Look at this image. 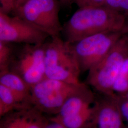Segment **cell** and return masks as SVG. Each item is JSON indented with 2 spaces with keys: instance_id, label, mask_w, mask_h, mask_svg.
<instances>
[{
  "instance_id": "6da1fadb",
  "label": "cell",
  "mask_w": 128,
  "mask_h": 128,
  "mask_svg": "<svg viewBox=\"0 0 128 128\" xmlns=\"http://www.w3.org/2000/svg\"><path fill=\"white\" fill-rule=\"evenodd\" d=\"M127 18L105 5L79 8L63 27L64 40L73 44L96 34L124 32Z\"/></svg>"
},
{
  "instance_id": "7a4b0ae2",
  "label": "cell",
  "mask_w": 128,
  "mask_h": 128,
  "mask_svg": "<svg viewBox=\"0 0 128 128\" xmlns=\"http://www.w3.org/2000/svg\"><path fill=\"white\" fill-rule=\"evenodd\" d=\"M44 43L46 78L78 84L81 73L72 44L60 36Z\"/></svg>"
},
{
  "instance_id": "3957f363",
  "label": "cell",
  "mask_w": 128,
  "mask_h": 128,
  "mask_svg": "<svg viewBox=\"0 0 128 128\" xmlns=\"http://www.w3.org/2000/svg\"><path fill=\"white\" fill-rule=\"evenodd\" d=\"M128 57V34L124 33L101 61L88 71L87 84L112 98V88Z\"/></svg>"
},
{
  "instance_id": "277c9868",
  "label": "cell",
  "mask_w": 128,
  "mask_h": 128,
  "mask_svg": "<svg viewBox=\"0 0 128 128\" xmlns=\"http://www.w3.org/2000/svg\"><path fill=\"white\" fill-rule=\"evenodd\" d=\"M97 102L89 86L82 83L52 117L65 128H89L94 122Z\"/></svg>"
},
{
  "instance_id": "5b68a950",
  "label": "cell",
  "mask_w": 128,
  "mask_h": 128,
  "mask_svg": "<svg viewBox=\"0 0 128 128\" xmlns=\"http://www.w3.org/2000/svg\"><path fill=\"white\" fill-rule=\"evenodd\" d=\"M60 4L58 0H27L14 14L50 37L60 36Z\"/></svg>"
},
{
  "instance_id": "8992f818",
  "label": "cell",
  "mask_w": 128,
  "mask_h": 128,
  "mask_svg": "<svg viewBox=\"0 0 128 128\" xmlns=\"http://www.w3.org/2000/svg\"><path fill=\"white\" fill-rule=\"evenodd\" d=\"M82 84H72L45 78L32 87V107L43 114L54 116L67 99L77 91Z\"/></svg>"
},
{
  "instance_id": "52a82bcc",
  "label": "cell",
  "mask_w": 128,
  "mask_h": 128,
  "mask_svg": "<svg viewBox=\"0 0 128 128\" xmlns=\"http://www.w3.org/2000/svg\"><path fill=\"white\" fill-rule=\"evenodd\" d=\"M44 43L22 44L15 49L9 69L17 74L32 87L46 78Z\"/></svg>"
},
{
  "instance_id": "ba28073f",
  "label": "cell",
  "mask_w": 128,
  "mask_h": 128,
  "mask_svg": "<svg viewBox=\"0 0 128 128\" xmlns=\"http://www.w3.org/2000/svg\"><path fill=\"white\" fill-rule=\"evenodd\" d=\"M124 34V32H102L72 44L81 72H88L98 64Z\"/></svg>"
},
{
  "instance_id": "9c48e42d",
  "label": "cell",
  "mask_w": 128,
  "mask_h": 128,
  "mask_svg": "<svg viewBox=\"0 0 128 128\" xmlns=\"http://www.w3.org/2000/svg\"><path fill=\"white\" fill-rule=\"evenodd\" d=\"M50 37L17 15L0 11V41L10 43L39 44Z\"/></svg>"
},
{
  "instance_id": "30bf717a",
  "label": "cell",
  "mask_w": 128,
  "mask_h": 128,
  "mask_svg": "<svg viewBox=\"0 0 128 128\" xmlns=\"http://www.w3.org/2000/svg\"><path fill=\"white\" fill-rule=\"evenodd\" d=\"M92 128H126L115 98L103 96L98 99Z\"/></svg>"
},
{
  "instance_id": "8fae6325",
  "label": "cell",
  "mask_w": 128,
  "mask_h": 128,
  "mask_svg": "<svg viewBox=\"0 0 128 128\" xmlns=\"http://www.w3.org/2000/svg\"><path fill=\"white\" fill-rule=\"evenodd\" d=\"M0 84L9 89L24 105L32 106V87L17 74L10 70L0 71Z\"/></svg>"
},
{
  "instance_id": "7c38bea8",
  "label": "cell",
  "mask_w": 128,
  "mask_h": 128,
  "mask_svg": "<svg viewBox=\"0 0 128 128\" xmlns=\"http://www.w3.org/2000/svg\"><path fill=\"white\" fill-rule=\"evenodd\" d=\"M32 107V106H31ZM30 107L24 105L9 89L0 84V116Z\"/></svg>"
},
{
  "instance_id": "4fadbf2b",
  "label": "cell",
  "mask_w": 128,
  "mask_h": 128,
  "mask_svg": "<svg viewBox=\"0 0 128 128\" xmlns=\"http://www.w3.org/2000/svg\"><path fill=\"white\" fill-rule=\"evenodd\" d=\"M30 108L14 111L2 117L0 128H25Z\"/></svg>"
},
{
  "instance_id": "5bb4252c",
  "label": "cell",
  "mask_w": 128,
  "mask_h": 128,
  "mask_svg": "<svg viewBox=\"0 0 128 128\" xmlns=\"http://www.w3.org/2000/svg\"><path fill=\"white\" fill-rule=\"evenodd\" d=\"M112 98L128 96V57L124 62L112 88Z\"/></svg>"
},
{
  "instance_id": "9a60e30c",
  "label": "cell",
  "mask_w": 128,
  "mask_h": 128,
  "mask_svg": "<svg viewBox=\"0 0 128 128\" xmlns=\"http://www.w3.org/2000/svg\"><path fill=\"white\" fill-rule=\"evenodd\" d=\"M14 50L11 43L0 41V71L9 69Z\"/></svg>"
},
{
  "instance_id": "2e32d148",
  "label": "cell",
  "mask_w": 128,
  "mask_h": 128,
  "mask_svg": "<svg viewBox=\"0 0 128 128\" xmlns=\"http://www.w3.org/2000/svg\"><path fill=\"white\" fill-rule=\"evenodd\" d=\"M104 5L128 18V0H105Z\"/></svg>"
},
{
  "instance_id": "e0dca14e",
  "label": "cell",
  "mask_w": 128,
  "mask_h": 128,
  "mask_svg": "<svg viewBox=\"0 0 128 128\" xmlns=\"http://www.w3.org/2000/svg\"><path fill=\"white\" fill-rule=\"evenodd\" d=\"M126 128H128V96L116 98Z\"/></svg>"
},
{
  "instance_id": "ac0fdd59",
  "label": "cell",
  "mask_w": 128,
  "mask_h": 128,
  "mask_svg": "<svg viewBox=\"0 0 128 128\" xmlns=\"http://www.w3.org/2000/svg\"><path fill=\"white\" fill-rule=\"evenodd\" d=\"M0 11L9 14L10 12L14 13L18 9L19 0H0Z\"/></svg>"
},
{
  "instance_id": "d6986e66",
  "label": "cell",
  "mask_w": 128,
  "mask_h": 128,
  "mask_svg": "<svg viewBox=\"0 0 128 128\" xmlns=\"http://www.w3.org/2000/svg\"><path fill=\"white\" fill-rule=\"evenodd\" d=\"M105 0H74V2L78 8L88 6H99L104 5Z\"/></svg>"
},
{
  "instance_id": "ffe728a7",
  "label": "cell",
  "mask_w": 128,
  "mask_h": 128,
  "mask_svg": "<svg viewBox=\"0 0 128 128\" xmlns=\"http://www.w3.org/2000/svg\"><path fill=\"white\" fill-rule=\"evenodd\" d=\"M45 128H66L63 126H62L61 124L55 122L53 120H50H50L46 125Z\"/></svg>"
},
{
  "instance_id": "44dd1931",
  "label": "cell",
  "mask_w": 128,
  "mask_h": 128,
  "mask_svg": "<svg viewBox=\"0 0 128 128\" xmlns=\"http://www.w3.org/2000/svg\"><path fill=\"white\" fill-rule=\"evenodd\" d=\"M60 4L66 6H68L74 2V0H59Z\"/></svg>"
},
{
  "instance_id": "7402d4cb",
  "label": "cell",
  "mask_w": 128,
  "mask_h": 128,
  "mask_svg": "<svg viewBox=\"0 0 128 128\" xmlns=\"http://www.w3.org/2000/svg\"><path fill=\"white\" fill-rule=\"evenodd\" d=\"M124 33H126V34H128V23L127 22V24L125 26V28H124Z\"/></svg>"
},
{
  "instance_id": "603a6c76",
  "label": "cell",
  "mask_w": 128,
  "mask_h": 128,
  "mask_svg": "<svg viewBox=\"0 0 128 128\" xmlns=\"http://www.w3.org/2000/svg\"><path fill=\"white\" fill-rule=\"evenodd\" d=\"M27 0H19V4H18V7H20L22 4L23 3L26 1ZM16 12V11H15Z\"/></svg>"
}]
</instances>
